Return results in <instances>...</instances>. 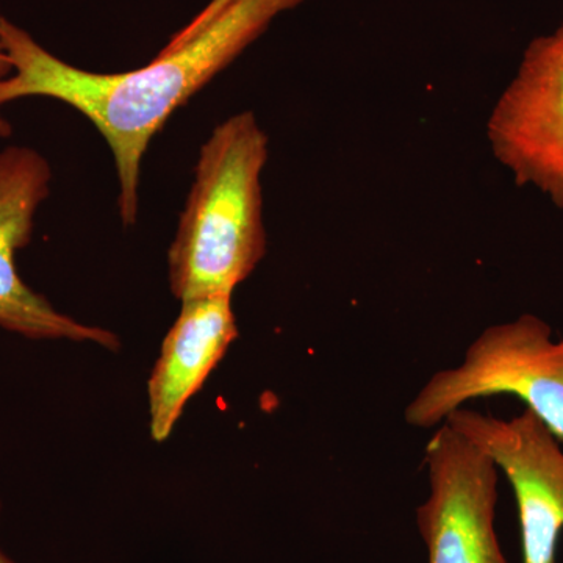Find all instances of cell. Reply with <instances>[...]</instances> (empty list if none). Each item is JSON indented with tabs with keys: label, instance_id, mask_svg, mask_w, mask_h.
I'll use <instances>...</instances> for the list:
<instances>
[{
	"label": "cell",
	"instance_id": "obj_10",
	"mask_svg": "<svg viewBox=\"0 0 563 563\" xmlns=\"http://www.w3.org/2000/svg\"><path fill=\"white\" fill-rule=\"evenodd\" d=\"M0 18H2V14H0ZM11 73H13V65H11L5 46H3L2 36H0V84L9 79ZM11 132H13V128H11L10 121L0 114V139H9Z\"/></svg>",
	"mask_w": 563,
	"mask_h": 563
},
{
	"label": "cell",
	"instance_id": "obj_3",
	"mask_svg": "<svg viewBox=\"0 0 563 563\" xmlns=\"http://www.w3.org/2000/svg\"><path fill=\"white\" fill-rule=\"evenodd\" d=\"M512 395L563 446V336L536 314L488 325L453 368L433 374L406 407L407 424L431 429L473 399Z\"/></svg>",
	"mask_w": 563,
	"mask_h": 563
},
{
	"label": "cell",
	"instance_id": "obj_5",
	"mask_svg": "<svg viewBox=\"0 0 563 563\" xmlns=\"http://www.w3.org/2000/svg\"><path fill=\"white\" fill-rule=\"evenodd\" d=\"M493 154L520 187L563 209V24L526 47L487 122Z\"/></svg>",
	"mask_w": 563,
	"mask_h": 563
},
{
	"label": "cell",
	"instance_id": "obj_6",
	"mask_svg": "<svg viewBox=\"0 0 563 563\" xmlns=\"http://www.w3.org/2000/svg\"><path fill=\"white\" fill-rule=\"evenodd\" d=\"M444 422L490 455L512 485L523 563H555L563 531L562 444L528 409L501 420L461 407Z\"/></svg>",
	"mask_w": 563,
	"mask_h": 563
},
{
	"label": "cell",
	"instance_id": "obj_7",
	"mask_svg": "<svg viewBox=\"0 0 563 563\" xmlns=\"http://www.w3.org/2000/svg\"><path fill=\"white\" fill-rule=\"evenodd\" d=\"M51 180L49 162L40 152L24 146L0 151V329L29 340L91 342L118 350L114 333L58 312L18 273L16 254L31 243Z\"/></svg>",
	"mask_w": 563,
	"mask_h": 563
},
{
	"label": "cell",
	"instance_id": "obj_1",
	"mask_svg": "<svg viewBox=\"0 0 563 563\" xmlns=\"http://www.w3.org/2000/svg\"><path fill=\"white\" fill-rule=\"evenodd\" d=\"M303 0H235L201 33L150 65L128 73L98 74L55 57L20 25L0 18V36L13 73L0 84V107L25 98L68 103L109 144L120 180L121 220L139 217L141 162L169 117L201 91L269 24Z\"/></svg>",
	"mask_w": 563,
	"mask_h": 563
},
{
	"label": "cell",
	"instance_id": "obj_2",
	"mask_svg": "<svg viewBox=\"0 0 563 563\" xmlns=\"http://www.w3.org/2000/svg\"><path fill=\"white\" fill-rule=\"evenodd\" d=\"M266 161L268 136L252 111L221 122L201 147L168 252L169 284L180 302L232 296L265 257Z\"/></svg>",
	"mask_w": 563,
	"mask_h": 563
},
{
	"label": "cell",
	"instance_id": "obj_8",
	"mask_svg": "<svg viewBox=\"0 0 563 563\" xmlns=\"http://www.w3.org/2000/svg\"><path fill=\"white\" fill-rule=\"evenodd\" d=\"M236 336L232 296L181 302L179 318L163 340L161 357L147 383L155 442H165L172 435L185 406L201 390Z\"/></svg>",
	"mask_w": 563,
	"mask_h": 563
},
{
	"label": "cell",
	"instance_id": "obj_9",
	"mask_svg": "<svg viewBox=\"0 0 563 563\" xmlns=\"http://www.w3.org/2000/svg\"><path fill=\"white\" fill-rule=\"evenodd\" d=\"M232 2H235V0H210L209 5L202 11H199V13L192 18L190 24L185 25L176 35L172 36V40L168 41V44H166L163 51L176 49V47L181 46V44L187 43V41L195 38L198 33H201L203 29L214 20V18L220 16L222 11L228 9Z\"/></svg>",
	"mask_w": 563,
	"mask_h": 563
},
{
	"label": "cell",
	"instance_id": "obj_11",
	"mask_svg": "<svg viewBox=\"0 0 563 563\" xmlns=\"http://www.w3.org/2000/svg\"><path fill=\"white\" fill-rule=\"evenodd\" d=\"M0 512H2V501H0ZM0 563H14V561L0 550Z\"/></svg>",
	"mask_w": 563,
	"mask_h": 563
},
{
	"label": "cell",
	"instance_id": "obj_4",
	"mask_svg": "<svg viewBox=\"0 0 563 563\" xmlns=\"http://www.w3.org/2000/svg\"><path fill=\"white\" fill-rule=\"evenodd\" d=\"M429 498L417 509L429 563H509L495 532L498 466L442 422L426 444Z\"/></svg>",
	"mask_w": 563,
	"mask_h": 563
}]
</instances>
